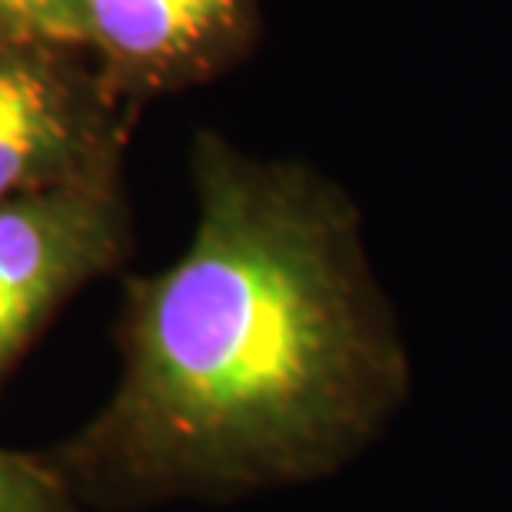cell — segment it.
I'll return each instance as SVG.
<instances>
[{"label": "cell", "mask_w": 512, "mask_h": 512, "mask_svg": "<svg viewBox=\"0 0 512 512\" xmlns=\"http://www.w3.org/2000/svg\"><path fill=\"white\" fill-rule=\"evenodd\" d=\"M190 180L187 250L124 286L117 386L40 453L87 512L316 483L406 403V346L346 190L213 130Z\"/></svg>", "instance_id": "1"}, {"label": "cell", "mask_w": 512, "mask_h": 512, "mask_svg": "<svg viewBox=\"0 0 512 512\" xmlns=\"http://www.w3.org/2000/svg\"><path fill=\"white\" fill-rule=\"evenodd\" d=\"M137 114L84 47L0 44V200L124 183Z\"/></svg>", "instance_id": "2"}, {"label": "cell", "mask_w": 512, "mask_h": 512, "mask_svg": "<svg viewBox=\"0 0 512 512\" xmlns=\"http://www.w3.org/2000/svg\"><path fill=\"white\" fill-rule=\"evenodd\" d=\"M130 250L124 183L0 200V389L64 303L120 270Z\"/></svg>", "instance_id": "3"}, {"label": "cell", "mask_w": 512, "mask_h": 512, "mask_svg": "<svg viewBox=\"0 0 512 512\" xmlns=\"http://www.w3.org/2000/svg\"><path fill=\"white\" fill-rule=\"evenodd\" d=\"M260 27L256 0H80V47L137 107L227 77Z\"/></svg>", "instance_id": "4"}, {"label": "cell", "mask_w": 512, "mask_h": 512, "mask_svg": "<svg viewBox=\"0 0 512 512\" xmlns=\"http://www.w3.org/2000/svg\"><path fill=\"white\" fill-rule=\"evenodd\" d=\"M0 512H87L40 453L0 446Z\"/></svg>", "instance_id": "5"}, {"label": "cell", "mask_w": 512, "mask_h": 512, "mask_svg": "<svg viewBox=\"0 0 512 512\" xmlns=\"http://www.w3.org/2000/svg\"><path fill=\"white\" fill-rule=\"evenodd\" d=\"M0 44L80 47V0H0Z\"/></svg>", "instance_id": "6"}]
</instances>
